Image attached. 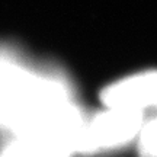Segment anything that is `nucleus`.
Wrapping results in <instances>:
<instances>
[{"label":"nucleus","instance_id":"nucleus-1","mask_svg":"<svg viewBox=\"0 0 157 157\" xmlns=\"http://www.w3.org/2000/svg\"><path fill=\"white\" fill-rule=\"evenodd\" d=\"M73 99L67 77L52 66L34 64L0 45V127L16 135L54 106Z\"/></svg>","mask_w":157,"mask_h":157},{"label":"nucleus","instance_id":"nucleus-2","mask_svg":"<svg viewBox=\"0 0 157 157\" xmlns=\"http://www.w3.org/2000/svg\"><path fill=\"white\" fill-rule=\"evenodd\" d=\"M144 121L146 117L141 112L108 108L106 111L86 119L77 154L101 156L121 150L137 140Z\"/></svg>","mask_w":157,"mask_h":157},{"label":"nucleus","instance_id":"nucleus-3","mask_svg":"<svg viewBox=\"0 0 157 157\" xmlns=\"http://www.w3.org/2000/svg\"><path fill=\"white\" fill-rule=\"evenodd\" d=\"M106 108L144 113L157 108V70H146L119 78L101 92Z\"/></svg>","mask_w":157,"mask_h":157},{"label":"nucleus","instance_id":"nucleus-4","mask_svg":"<svg viewBox=\"0 0 157 157\" xmlns=\"http://www.w3.org/2000/svg\"><path fill=\"white\" fill-rule=\"evenodd\" d=\"M138 157H157V115L144 121L137 135Z\"/></svg>","mask_w":157,"mask_h":157},{"label":"nucleus","instance_id":"nucleus-5","mask_svg":"<svg viewBox=\"0 0 157 157\" xmlns=\"http://www.w3.org/2000/svg\"><path fill=\"white\" fill-rule=\"evenodd\" d=\"M0 157H5V156H2V154H0Z\"/></svg>","mask_w":157,"mask_h":157}]
</instances>
